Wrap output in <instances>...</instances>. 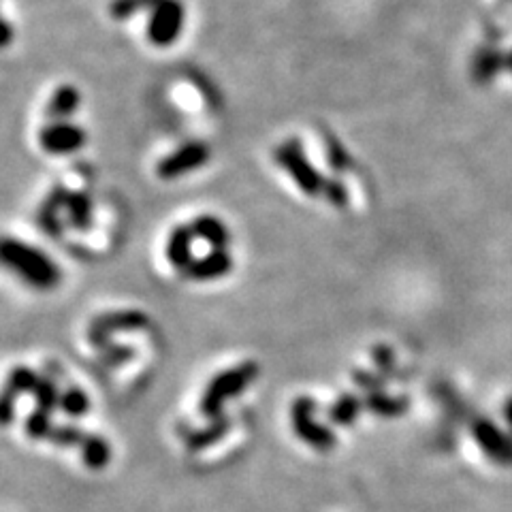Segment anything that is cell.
<instances>
[{"label": "cell", "mask_w": 512, "mask_h": 512, "mask_svg": "<svg viewBox=\"0 0 512 512\" xmlns=\"http://www.w3.org/2000/svg\"><path fill=\"white\" fill-rule=\"evenodd\" d=\"M359 399L352 395H342L338 402L329 408V421L335 425H348L357 419Z\"/></svg>", "instance_id": "obj_20"}, {"label": "cell", "mask_w": 512, "mask_h": 512, "mask_svg": "<svg viewBox=\"0 0 512 512\" xmlns=\"http://www.w3.org/2000/svg\"><path fill=\"white\" fill-rule=\"evenodd\" d=\"M18 393L9 387L0 389V427H7L15 419V406H18Z\"/></svg>", "instance_id": "obj_25"}, {"label": "cell", "mask_w": 512, "mask_h": 512, "mask_svg": "<svg viewBox=\"0 0 512 512\" xmlns=\"http://www.w3.org/2000/svg\"><path fill=\"white\" fill-rule=\"evenodd\" d=\"M24 429H26V436L32 438V440H47V438H50V434H52V429H54L52 414H47V412H43L39 408L32 410L28 414Z\"/></svg>", "instance_id": "obj_21"}, {"label": "cell", "mask_w": 512, "mask_h": 512, "mask_svg": "<svg viewBox=\"0 0 512 512\" xmlns=\"http://www.w3.org/2000/svg\"><path fill=\"white\" fill-rule=\"evenodd\" d=\"M160 0H111L109 13L114 20H131L135 13L143 9H154Z\"/></svg>", "instance_id": "obj_23"}, {"label": "cell", "mask_w": 512, "mask_h": 512, "mask_svg": "<svg viewBox=\"0 0 512 512\" xmlns=\"http://www.w3.org/2000/svg\"><path fill=\"white\" fill-rule=\"evenodd\" d=\"M276 163L291 175L295 184L299 186L301 192H306L308 197H316L325 190V182L320 178V173L316 167L306 158V152H303L301 143L297 139H288L282 146L274 152Z\"/></svg>", "instance_id": "obj_3"}, {"label": "cell", "mask_w": 512, "mask_h": 512, "mask_svg": "<svg viewBox=\"0 0 512 512\" xmlns=\"http://www.w3.org/2000/svg\"><path fill=\"white\" fill-rule=\"evenodd\" d=\"M150 318L139 310H120L96 316L88 329V342L92 348L103 350L111 344L114 333H133L148 329Z\"/></svg>", "instance_id": "obj_4"}, {"label": "cell", "mask_w": 512, "mask_h": 512, "mask_svg": "<svg viewBox=\"0 0 512 512\" xmlns=\"http://www.w3.org/2000/svg\"><path fill=\"white\" fill-rule=\"evenodd\" d=\"M259 372H261L259 363L244 361L216 374L201 395L199 414L203 419H210V421L218 419V416L224 414V406H227V402L242 395L256 380V376H259Z\"/></svg>", "instance_id": "obj_2"}, {"label": "cell", "mask_w": 512, "mask_h": 512, "mask_svg": "<svg viewBox=\"0 0 512 512\" xmlns=\"http://www.w3.org/2000/svg\"><path fill=\"white\" fill-rule=\"evenodd\" d=\"M233 269V256L229 250H212L207 256L192 261L184 269V278L195 282H212L220 280Z\"/></svg>", "instance_id": "obj_9"}, {"label": "cell", "mask_w": 512, "mask_h": 512, "mask_svg": "<svg viewBox=\"0 0 512 512\" xmlns=\"http://www.w3.org/2000/svg\"><path fill=\"white\" fill-rule=\"evenodd\" d=\"M79 453H82L84 466L88 470H105L111 461V444L107 438L96 436V434H86L82 446H79Z\"/></svg>", "instance_id": "obj_14"}, {"label": "cell", "mask_w": 512, "mask_h": 512, "mask_svg": "<svg viewBox=\"0 0 512 512\" xmlns=\"http://www.w3.org/2000/svg\"><path fill=\"white\" fill-rule=\"evenodd\" d=\"M39 380H41V376L35 370H30L28 365H18L9 372L5 387H9L11 391H15L18 395H24V393L32 395V391L37 389Z\"/></svg>", "instance_id": "obj_19"}, {"label": "cell", "mask_w": 512, "mask_h": 512, "mask_svg": "<svg viewBox=\"0 0 512 512\" xmlns=\"http://www.w3.org/2000/svg\"><path fill=\"white\" fill-rule=\"evenodd\" d=\"M190 229L197 239H203V242L210 244L214 250H227L231 244L229 227L216 216H197L190 222Z\"/></svg>", "instance_id": "obj_11"}, {"label": "cell", "mask_w": 512, "mask_h": 512, "mask_svg": "<svg viewBox=\"0 0 512 512\" xmlns=\"http://www.w3.org/2000/svg\"><path fill=\"white\" fill-rule=\"evenodd\" d=\"M0 265L37 291H52L62 282V271L56 261L15 237H0Z\"/></svg>", "instance_id": "obj_1"}, {"label": "cell", "mask_w": 512, "mask_h": 512, "mask_svg": "<svg viewBox=\"0 0 512 512\" xmlns=\"http://www.w3.org/2000/svg\"><path fill=\"white\" fill-rule=\"evenodd\" d=\"M314 412H316V402L312 397H297L293 406H291V419H293V431L295 436L312 446L314 451H331L335 446V434L314 421Z\"/></svg>", "instance_id": "obj_5"}, {"label": "cell", "mask_w": 512, "mask_h": 512, "mask_svg": "<svg viewBox=\"0 0 512 512\" xmlns=\"http://www.w3.org/2000/svg\"><path fill=\"white\" fill-rule=\"evenodd\" d=\"M13 41V28L3 20V15H0V47H7Z\"/></svg>", "instance_id": "obj_26"}, {"label": "cell", "mask_w": 512, "mask_h": 512, "mask_svg": "<svg viewBox=\"0 0 512 512\" xmlns=\"http://www.w3.org/2000/svg\"><path fill=\"white\" fill-rule=\"evenodd\" d=\"M231 427H233L231 416H227V414L218 416V419H214L210 425L195 429L192 434L186 436V451H190V453L205 451V448H210V446L218 444L222 438H227Z\"/></svg>", "instance_id": "obj_10"}, {"label": "cell", "mask_w": 512, "mask_h": 512, "mask_svg": "<svg viewBox=\"0 0 512 512\" xmlns=\"http://www.w3.org/2000/svg\"><path fill=\"white\" fill-rule=\"evenodd\" d=\"M101 352V361L109 367H118L131 361L135 357V350L131 346H124V344H114L111 342L109 346H105Z\"/></svg>", "instance_id": "obj_24"}, {"label": "cell", "mask_w": 512, "mask_h": 512, "mask_svg": "<svg viewBox=\"0 0 512 512\" xmlns=\"http://www.w3.org/2000/svg\"><path fill=\"white\" fill-rule=\"evenodd\" d=\"M60 412L69 419H82L90 412V397L84 389L79 387H69L62 391L60 397Z\"/></svg>", "instance_id": "obj_16"}, {"label": "cell", "mask_w": 512, "mask_h": 512, "mask_svg": "<svg viewBox=\"0 0 512 512\" xmlns=\"http://www.w3.org/2000/svg\"><path fill=\"white\" fill-rule=\"evenodd\" d=\"M84 438H86V434L77 425L64 423V425H54L52 434L47 440H50V444H54L58 448H75V446L79 448L82 446Z\"/></svg>", "instance_id": "obj_22"}, {"label": "cell", "mask_w": 512, "mask_h": 512, "mask_svg": "<svg viewBox=\"0 0 512 512\" xmlns=\"http://www.w3.org/2000/svg\"><path fill=\"white\" fill-rule=\"evenodd\" d=\"M192 239H195V233H192L190 224H180V227H175L167 239V246H165V254H167V261L175 267L184 271L192 261Z\"/></svg>", "instance_id": "obj_12"}, {"label": "cell", "mask_w": 512, "mask_h": 512, "mask_svg": "<svg viewBox=\"0 0 512 512\" xmlns=\"http://www.w3.org/2000/svg\"><path fill=\"white\" fill-rule=\"evenodd\" d=\"M79 103H82V94H79V90L73 84H64L54 92L45 114L54 122H67V118H71L79 109Z\"/></svg>", "instance_id": "obj_13"}, {"label": "cell", "mask_w": 512, "mask_h": 512, "mask_svg": "<svg viewBox=\"0 0 512 512\" xmlns=\"http://www.w3.org/2000/svg\"><path fill=\"white\" fill-rule=\"evenodd\" d=\"M64 210L69 214V224L77 231H86L92 224V201L84 192H69L64 199Z\"/></svg>", "instance_id": "obj_15"}, {"label": "cell", "mask_w": 512, "mask_h": 512, "mask_svg": "<svg viewBox=\"0 0 512 512\" xmlns=\"http://www.w3.org/2000/svg\"><path fill=\"white\" fill-rule=\"evenodd\" d=\"M210 156H212V150L207 143L190 141L160 160L156 167V173L160 180H178L192 171H197L199 167H203L207 160H210Z\"/></svg>", "instance_id": "obj_7"}, {"label": "cell", "mask_w": 512, "mask_h": 512, "mask_svg": "<svg viewBox=\"0 0 512 512\" xmlns=\"http://www.w3.org/2000/svg\"><path fill=\"white\" fill-rule=\"evenodd\" d=\"M32 397H35L37 402V408L47 412V414H54L56 410H60V397H62V391L58 389L56 380L47 378V376H41L37 389L32 391Z\"/></svg>", "instance_id": "obj_17"}, {"label": "cell", "mask_w": 512, "mask_h": 512, "mask_svg": "<svg viewBox=\"0 0 512 512\" xmlns=\"http://www.w3.org/2000/svg\"><path fill=\"white\" fill-rule=\"evenodd\" d=\"M64 199H67V195L64 192H54V195L45 201V205L41 207L39 212V224L43 227V231L47 235H54L58 237L60 235V224H58V210L60 207H64Z\"/></svg>", "instance_id": "obj_18"}, {"label": "cell", "mask_w": 512, "mask_h": 512, "mask_svg": "<svg viewBox=\"0 0 512 512\" xmlns=\"http://www.w3.org/2000/svg\"><path fill=\"white\" fill-rule=\"evenodd\" d=\"M186 24L182 0H160L148 20V41L156 47H169L180 39Z\"/></svg>", "instance_id": "obj_6"}, {"label": "cell", "mask_w": 512, "mask_h": 512, "mask_svg": "<svg viewBox=\"0 0 512 512\" xmlns=\"http://www.w3.org/2000/svg\"><path fill=\"white\" fill-rule=\"evenodd\" d=\"M86 141L88 135L84 133V128H79L71 122H50L39 135L41 148L54 156L79 152L86 146Z\"/></svg>", "instance_id": "obj_8"}]
</instances>
